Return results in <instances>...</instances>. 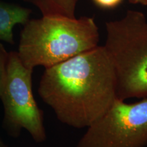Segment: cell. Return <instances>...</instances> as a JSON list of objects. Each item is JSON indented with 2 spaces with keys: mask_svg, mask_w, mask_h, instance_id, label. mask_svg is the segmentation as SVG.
Returning <instances> with one entry per match:
<instances>
[{
  "mask_svg": "<svg viewBox=\"0 0 147 147\" xmlns=\"http://www.w3.org/2000/svg\"><path fill=\"white\" fill-rule=\"evenodd\" d=\"M38 93L58 120L88 128L117 99L115 69L104 46L45 68Z\"/></svg>",
  "mask_w": 147,
  "mask_h": 147,
  "instance_id": "6da1fadb",
  "label": "cell"
},
{
  "mask_svg": "<svg viewBox=\"0 0 147 147\" xmlns=\"http://www.w3.org/2000/svg\"><path fill=\"white\" fill-rule=\"evenodd\" d=\"M23 25L17 53L31 69L52 67L99 46L100 32L92 17L42 16Z\"/></svg>",
  "mask_w": 147,
  "mask_h": 147,
  "instance_id": "7a4b0ae2",
  "label": "cell"
},
{
  "mask_svg": "<svg viewBox=\"0 0 147 147\" xmlns=\"http://www.w3.org/2000/svg\"><path fill=\"white\" fill-rule=\"evenodd\" d=\"M104 48L113 63L117 98L147 97V19L142 12L127 10L106 23Z\"/></svg>",
  "mask_w": 147,
  "mask_h": 147,
  "instance_id": "3957f363",
  "label": "cell"
},
{
  "mask_svg": "<svg viewBox=\"0 0 147 147\" xmlns=\"http://www.w3.org/2000/svg\"><path fill=\"white\" fill-rule=\"evenodd\" d=\"M33 72L34 69L23 65L17 52H9L6 78L0 96L4 109L3 128L14 138L25 129L35 142L42 143L47 139V133L43 112L32 92Z\"/></svg>",
  "mask_w": 147,
  "mask_h": 147,
  "instance_id": "277c9868",
  "label": "cell"
},
{
  "mask_svg": "<svg viewBox=\"0 0 147 147\" xmlns=\"http://www.w3.org/2000/svg\"><path fill=\"white\" fill-rule=\"evenodd\" d=\"M147 97L135 103L117 98L109 110L87 128L76 147H145Z\"/></svg>",
  "mask_w": 147,
  "mask_h": 147,
  "instance_id": "5b68a950",
  "label": "cell"
},
{
  "mask_svg": "<svg viewBox=\"0 0 147 147\" xmlns=\"http://www.w3.org/2000/svg\"><path fill=\"white\" fill-rule=\"evenodd\" d=\"M31 14L30 9L0 0V41L14 45V27L19 24L25 25Z\"/></svg>",
  "mask_w": 147,
  "mask_h": 147,
  "instance_id": "8992f818",
  "label": "cell"
},
{
  "mask_svg": "<svg viewBox=\"0 0 147 147\" xmlns=\"http://www.w3.org/2000/svg\"><path fill=\"white\" fill-rule=\"evenodd\" d=\"M36 7L42 16L74 18L78 0H23Z\"/></svg>",
  "mask_w": 147,
  "mask_h": 147,
  "instance_id": "52a82bcc",
  "label": "cell"
},
{
  "mask_svg": "<svg viewBox=\"0 0 147 147\" xmlns=\"http://www.w3.org/2000/svg\"><path fill=\"white\" fill-rule=\"evenodd\" d=\"M8 55L9 53L0 42V96L2 94L6 78Z\"/></svg>",
  "mask_w": 147,
  "mask_h": 147,
  "instance_id": "ba28073f",
  "label": "cell"
},
{
  "mask_svg": "<svg viewBox=\"0 0 147 147\" xmlns=\"http://www.w3.org/2000/svg\"><path fill=\"white\" fill-rule=\"evenodd\" d=\"M97 5L104 8H112L117 5L122 0H93Z\"/></svg>",
  "mask_w": 147,
  "mask_h": 147,
  "instance_id": "9c48e42d",
  "label": "cell"
},
{
  "mask_svg": "<svg viewBox=\"0 0 147 147\" xmlns=\"http://www.w3.org/2000/svg\"><path fill=\"white\" fill-rule=\"evenodd\" d=\"M132 3H140L144 5H147V0H129Z\"/></svg>",
  "mask_w": 147,
  "mask_h": 147,
  "instance_id": "30bf717a",
  "label": "cell"
},
{
  "mask_svg": "<svg viewBox=\"0 0 147 147\" xmlns=\"http://www.w3.org/2000/svg\"><path fill=\"white\" fill-rule=\"evenodd\" d=\"M0 147H8L4 144V143H3V142L1 139H0Z\"/></svg>",
  "mask_w": 147,
  "mask_h": 147,
  "instance_id": "8fae6325",
  "label": "cell"
}]
</instances>
